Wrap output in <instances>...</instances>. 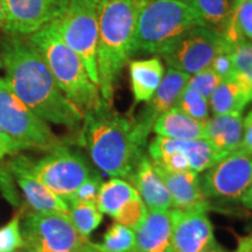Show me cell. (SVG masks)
Here are the masks:
<instances>
[{
  "label": "cell",
  "mask_w": 252,
  "mask_h": 252,
  "mask_svg": "<svg viewBox=\"0 0 252 252\" xmlns=\"http://www.w3.org/2000/svg\"><path fill=\"white\" fill-rule=\"evenodd\" d=\"M0 63H1V62H0Z\"/></svg>",
  "instance_id": "obj_44"
},
{
  "label": "cell",
  "mask_w": 252,
  "mask_h": 252,
  "mask_svg": "<svg viewBox=\"0 0 252 252\" xmlns=\"http://www.w3.org/2000/svg\"><path fill=\"white\" fill-rule=\"evenodd\" d=\"M145 0H102L99 6L97 70L102 99L112 105L123 68L134 54L135 28Z\"/></svg>",
  "instance_id": "obj_3"
},
{
  "label": "cell",
  "mask_w": 252,
  "mask_h": 252,
  "mask_svg": "<svg viewBox=\"0 0 252 252\" xmlns=\"http://www.w3.org/2000/svg\"><path fill=\"white\" fill-rule=\"evenodd\" d=\"M207 252H229V251H228V250H225V249L223 248L222 245H220V244L216 243L215 245H214L213 248H210L209 250H208Z\"/></svg>",
  "instance_id": "obj_41"
},
{
  "label": "cell",
  "mask_w": 252,
  "mask_h": 252,
  "mask_svg": "<svg viewBox=\"0 0 252 252\" xmlns=\"http://www.w3.org/2000/svg\"><path fill=\"white\" fill-rule=\"evenodd\" d=\"M0 62L5 81L27 108L47 123L80 131L83 112L63 94L39 49L27 36L0 40Z\"/></svg>",
  "instance_id": "obj_1"
},
{
  "label": "cell",
  "mask_w": 252,
  "mask_h": 252,
  "mask_svg": "<svg viewBox=\"0 0 252 252\" xmlns=\"http://www.w3.org/2000/svg\"><path fill=\"white\" fill-rule=\"evenodd\" d=\"M7 168L17 180L19 187L34 212L58 213L68 215L69 204L54 191L43 186L24 169L7 163Z\"/></svg>",
  "instance_id": "obj_20"
},
{
  "label": "cell",
  "mask_w": 252,
  "mask_h": 252,
  "mask_svg": "<svg viewBox=\"0 0 252 252\" xmlns=\"http://www.w3.org/2000/svg\"><path fill=\"white\" fill-rule=\"evenodd\" d=\"M252 184V157L236 152L204 171L200 186L208 200L238 201Z\"/></svg>",
  "instance_id": "obj_11"
},
{
  "label": "cell",
  "mask_w": 252,
  "mask_h": 252,
  "mask_svg": "<svg viewBox=\"0 0 252 252\" xmlns=\"http://www.w3.org/2000/svg\"><path fill=\"white\" fill-rule=\"evenodd\" d=\"M188 80V74L173 68L167 69L156 94L146 103L137 121H134L137 130L145 141L149 140L157 119L169 109L174 108L181 93L187 87Z\"/></svg>",
  "instance_id": "obj_15"
},
{
  "label": "cell",
  "mask_w": 252,
  "mask_h": 252,
  "mask_svg": "<svg viewBox=\"0 0 252 252\" xmlns=\"http://www.w3.org/2000/svg\"><path fill=\"white\" fill-rule=\"evenodd\" d=\"M239 201L243 203V206L245 208H248V209H252V184L250 185V187L247 189V191L242 195L241 200Z\"/></svg>",
  "instance_id": "obj_37"
},
{
  "label": "cell",
  "mask_w": 252,
  "mask_h": 252,
  "mask_svg": "<svg viewBox=\"0 0 252 252\" xmlns=\"http://www.w3.org/2000/svg\"><path fill=\"white\" fill-rule=\"evenodd\" d=\"M152 131L160 137L174 140L207 139L206 123L189 117L175 106L157 119Z\"/></svg>",
  "instance_id": "obj_23"
},
{
  "label": "cell",
  "mask_w": 252,
  "mask_h": 252,
  "mask_svg": "<svg viewBox=\"0 0 252 252\" xmlns=\"http://www.w3.org/2000/svg\"><path fill=\"white\" fill-rule=\"evenodd\" d=\"M128 75L134 104L147 103L161 83L165 69L159 58L134 60L128 62Z\"/></svg>",
  "instance_id": "obj_22"
},
{
  "label": "cell",
  "mask_w": 252,
  "mask_h": 252,
  "mask_svg": "<svg viewBox=\"0 0 252 252\" xmlns=\"http://www.w3.org/2000/svg\"><path fill=\"white\" fill-rule=\"evenodd\" d=\"M7 35L30 36L61 17L69 0H2Z\"/></svg>",
  "instance_id": "obj_12"
},
{
  "label": "cell",
  "mask_w": 252,
  "mask_h": 252,
  "mask_svg": "<svg viewBox=\"0 0 252 252\" xmlns=\"http://www.w3.org/2000/svg\"><path fill=\"white\" fill-rule=\"evenodd\" d=\"M20 252H35V251H32V250H28V249H21ZM74 252H99L98 250H97L96 248L94 247L93 242H89L87 245H84L83 248H81L80 250L77 251H74Z\"/></svg>",
  "instance_id": "obj_39"
},
{
  "label": "cell",
  "mask_w": 252,
  "mask_h": 252,
  "mask_svg": "<svg viewBox=\"0 0 252 252\" xmlns=\"http://www.w3.org/2000/svg\"><path fill=\"white\" fill-rule=\"evenodd\" d=\"M153 166L171 194L173 208L189 209L195 207H209L208 198L201 189L197 173L191 171L171 172Z\"/></svg>",
  "instance_id": "obj_18"
},
{
  "label": "cell",
  "mask_w": 252,
  "mask_h": 252,
  "mask_svg": "<svg viewBox=\"0 0 252 252\" xmlns=\"http://www.w3.org/2000/svg\"><path fill=\"white\" fill-rule=\"evenodd\" d=\"M247 230L249 231V234L252 235V220H250V222L248 223V225H247Z\"/></svg>",
  "instance_id": "obj_42"
},
{
  "label": "cell",
  "mask_w": 252,
  "mask_h": 252,
  "mask_svg": "<svg viewBox=\"0 0 252 252\" xmlns=\"http://www.w3.org/2000/svg\"><path fill=\"white\" fill-rule=\"evenodd\" d=\"M220 82H222L220 76H219V75L209 67L204 69V70L196 72V74L190 75V76H189L187 87L198 91L202 96L209 99L210 97H212L214 91L216 90V88L220 86Z\"/></svg>",
  "instance_id": "obj_31"
},
{
  "label": "cell",
  "mask_w": 252,
  "mask_h": 252,
  "mask_svg": "<svg viewBox=\"0 0 252 252\" xmlns=\"http://www.w3.org/2000/svg\"><path fill=\"white\" fill-rule=\"evenodd\" d=\"M210 68H212L219 76H220L222 80L234 76L237 71H236L235 69L234 61H232L231 50H225V52L220 53V54L214 59Z\"/></svg>",
  "instance_id": "obj_33"
},
{
  "label": "cell",
  "mask_w": 252,
  "mask_h": 252,
  "mask_svg": "<svg viewBox=\"0 0 252 252\" xmlns=\"http://www.w3.org/2000/svg\"><path fill=\"white\" fill-rule=\"evenodd\" d=\"M68 217L75 229L87 239H89L103 220V214L98 210L97 204L89 202L69 203Z\"/></svg>",
  "instance_id": "obj_25"
},
{
  "label": "cell",
  "mask_w": 252,
  "mask_h": 252,
  "mask_svg": "<svg viewBox=\"0 0 252 252\" xmlns=\"http://www.w3.org/2000/svg\"><path fill=\"white\" fill-rule=\"evenodd\" d=\"M234 252H252V235L237 238V247Z\"/></svg>",
  "instance_id": "obj_36"
},
{
  "label": "cell",
  "mask_w": 252,
  "mask_h": 252,
  "mask_svg": "<svg viewBox=\"0 0 252 252\" xmlns=\"http://www.w3.org/2000/svg\"><path fill=\"white\" fill-rule=\"evenodd\" d=\"M245 1H247V0H232L231 17H230V20H229V24H228V26H230V25H231L232 20H234L235 15H236V13H237V11H238V9H239V7H241V6L243 5ZM228 26H226V27H228ZM226 27H225V28H226Z\"/></svg>",
  "instance_id": "obj_38"
},
{
  "label": "cell",
  "mask_w": 252,
  "mask_h": 252,
  "mask_svg": "<svg viewBox=\"0 0 252 252\" xmlns=\"http://www.w3.org/2000/svg\"><path fill=\"white\" fill-rule=\"evenodd\" d=\"M149 210H171V194L158 174L152 161L145 154L128 179Z\"/></svg>",
  "instance_id": "obj_16"
},
{
  "label": "cell",
  "mask_w": 252,
  "mask_h": 252,
  "mask_svg": "<svg viewBox=\"0 0 252 252\" xmlns=\"http://www.w3.org/2000/svg\"><path fill=\"white\" fill-rule=\"evenodd\" d=\"M134 232V252H174L169 210H149Z\"/></svg>",
  "instance_id": "obj_17"
},
{
  "label": "cell",
  "mask_w": 252,
  "mask_h": 252,
  "mask_svg": "<svg viewBox=\"0 0 252 252\" xmlns=\"http://www.w3.org/2000/svg\"><path fill=\"white\" fill-rule=\"evenodd\" d=\"M0 193L13 207H19L20 197L13 182V175L7 166L0 165Z\"/></svg>",
  "instance_id": "obj_32"
},
{
  "label": "cell",
  "mask_w": 252,
  "mask_h": 252,
  "mask_svg": "<svg viewBox=\"0 0 252 252\" xmlns=\"http://www.w3.org/2000/svg\"><path fill=\"white\" fill-rule=\"evenodd\" d=\"M5 25V11H4V2L0 0V30L4 28Z\"/></svg>",
  "instance_id": "obj_40"
},
{
  "label": "cell",
  "mask_w": 252,
  "mask_h": 252,
  "mask_svg": "<svg viewBox=\"0 0 252 252\" xmlns=\"http://www.w3.org/2000/svg\"><path fill=\"white\" fill-rule=\"evenodd\" d=\"M103 185L102 176L98 172L94 171L86 181L78 187L75 193L70 195L65 202L74 203V202H89L97 204V197H98L100 187Z\"/></svg>",
  "instance_id": "obj_30"
},
{
  "label": "cell",
  "mask_w": 252,
  "mask_h": 252,
  "mask_svg": "<svg viewBox=\"0 0 252 252\" xmlns=\"http://www.w3.org/2000/svg\"><path fill=\"white\" fill-rule=\"evenodd\" d=\"M77 140L98 169L124 180L131 178L147 145L134 121L113 111L105 102L84 113Z\"/></svg>",
  "instance_id": "obj_2"
},
{
  "label": "cell",
  "mask_w": 252,
  "mask_h": 252,
  "mask_svg": "<svg viewBox=\"0 0 252 252\" xmlns=\"http://www.w3.org/2000/svg\"><path fill=\"white\" fill-rule=\"evenodd\" d=\"M207 26L201 15L187 2L176 0H145L137 20L135 53L161 55L187 32Z\"/></svg>",
  "instance_id": "obj_5"
},
{
  "label": "cell",
  "mask_w": 252,
  "mask_h": 252,
  "mask_svg": "<svg viewBox=\"0 0 252 252\" xmlns=\"http://www.w3.org/2000/svg\"><path fill=\"white\" fill-rule=\"evenodd\" d=\"M208 208L169 210L174 252H207L217 243L213 223L207 215Z\"/></svg>",
  "instance_id": "obj_13"
},
{
  "label": "cell",
  "mask_w": 252,
  "mask_h": 252,
  "mask_svg": "<svg viewBox=\"0 0 252 252\" xmlns=\"http://www.w3.org/2000/svg\"><path fill=\"white\" fill-rule=\"evenodd\" d=\"M100 2L102 0H69L64 13L54 20L61 39L80 56L90 78L97 86V42Z\"/></svg>",
  "instance_id": "obj_7"
},
{
  "label": "cell",
  "mask_w": 252,
  "mask_h": 252,
  "mask_svg": "<svg viewBox=\"0 0 252 252\" xmlns=\"http://www.w3.org/2000/svg\"><path fill=\"white\" fill-rule=\"evenodd\" d=\"M26 150H30V147L20 143V141L13 139L8 134L0 132V160H2L7 156H14L21 151Z\"/></svg>",
  "instance_id": "obj_34"
},
{
  "label": "cell",
  "mask_w": 252,
  "mask_h": 252,
  "mask_svg": "<svg viewBox=\"0 0 252 252\" xmlns=\"http://www.w3.org/2000/svg\"><path fill=\"white\" fill-rule=\"evenodd\" d=\"M237 151L252 157V110L243 121V138Z\"/></svg>",
  "instance_id": "obj_35"
},
{
  "label": "cell",
  "mask_w": 252,
  "mask_h": 252,
  "mask_svg": "<svg viewBox=\"0 0 252 252\" xmlns=\"http://www.w3.org/2000/svg\"><path fill=\"white\" fill-rule=\"evenodd\" d=\"M99 252H133L135 232L127 226L115 222L109 226L100 243H93Z\"/></svg>",
  "instance_id": "obj_26"
},
{
  "label": "cell",
  "mask_w": 252,
  "mask_h": 252,
  "mask_svg": "<svg viewBox=\"0 0 252 252\" xmlns=\"http://www.w3.org/2000/svg\"><path fill=\"white\" fill-rule=\"evenodd\" d=\"M190 5L207 26L223 32L231 17L232 0H193Z\"/></svg>",
  "instance_id": "obj_24"
},
{
  "label": "cell",
  "mask_w": 252,
  "mask_h": 252,
  "mask_svg": "<svg viewBox=\"0 0 252 252\" xmlns=\"http://www.w3.org/2000/svg\"><path fill=\"white\" fill-rule=\"evenodd\" d=\"M97 208L102 214L112 217L115 222L132 230L143 223L149 213L133 186L118 178L103 182L97 197Z\"/></svg>",
  "instance_id": "obj_14"
},
{
  "label": "cell",
  "mask_w": 252,
  "mask_h": 252,
  "mask_svg": "<svg viewBox=\"0 0 252 252\" xmlns=\"http://www.w3.org/2000/svg\"><path fill=\"white\" fill-rule=\"evenodd\" d=\"M133 252H134V251H133Z\"/></svg>",
  "instance_id": "obj_45"
},
{
  "label": "cell",
  "mask_w": 252,
  "mask_h": 252,
  "mask_svg": "<svg viewBox=\"0 0 252 252\" xmlns=\"http://www.w3.org/2000/svg\"><path fill=\"white\" fill-rule=\"evenodd\" d=\"M243 113L214 115L206 122L207 140L225 156L239 149L243 138Z\"/></svg>",
  "instance_id": "obj_21"
},
{
  "label": "cell",
  "mask_w": 252,
  "mask_h": 252,
  "mask_svg": "<svg viewBox=\"0 0 252 252\" xmlns=\"http://www.w3.org/2000/svg\"><path fill=\"white\" fill-rule=\"evenodd\" d=\"M176 1H181V2H187V4H190L193 0H176Z\"/></svg>",
  "instance_id": "obj_43"
},
{
  "label": "cell",
  "mask_w": 252,
  "mask_h": 252,
  "mask_svg": "<svg viewBox=\"0 0 252 252\" xmlns=\"http://www.w3.org/2000/svg\"><path fill=\"white\" fill-rule=\"evenodd\" d=\"M25 248L35 252H74L89 243L75 229L68 215L28 212L21 217Z\"/></svg>",
  "instance_id": "obj_9"
},
{
  "label": "cell",
  "mask_w": 252,
  "mask_h": 252,
  "mask_svg": "<svg viewBox=\"0 0 252 252\" xmlns=\"http://www.w3.org/2000/svg\"><path fill=\"white\" fill-rule=\"evenodd\" d=\"M21 214H17L2 228H0V252H17L25 248L21 235Z\"/></svg>",
  "instance_id": "obj_28"
},
{
  "label": "cell",
  "mask_w": 252,
  "mask_h": 252,
  "mask_svg": "<svg viewBox=\"0 0 252 252\" xmlns=\"http://www.w3.org/2000/svg\"><path fill=\"white\" fill-rule=\"evenodd\" d=\"M8 163L24 169L64 201L94 172L80 151L64 144L48 151L39 160L19 156Z\"/></svg>",
  "instance_id": "obj_6"
},
{
  "label": "cell",
  "mask_w": 252,
  "mask_h": 252,
  "mask_svg": "<svg viewBox=\"0 0 252 252\" xmlns=\"http://www.w3.org/2000/svg\"><path fill=\"white\" fill-rule=\"evenodd\" d=\"M231 56L236 71L252 83V41L245 37L238 39L232 46Z\"/></svg>",
  "instance_id": "obj_29"
},
{
  "label": "cell",
  "mask_w": 252,
  "mask_h": 252,
  "mask_svg": "<svg viewBox=\"0 0 252 252\" xmlns=\"http://www.w3.org/2000/svg\"><path fill=\"white\" fill-rule=\"evenodd\" d=\"M234 43L223 32L209 26H198L180 37L161 56L168 68L190 75L204 70L220 53L231 50Z\"/></svg>",
  "instance_id": "obj_10"
},
{
  "label": "cell",
  "mask_w": 252,
  "mask_h": 252,
  "mask_svg": "<svg viewBox=\"0 0 252 252\" xmlns=\"http://www.w3.org/2000/svg\"><path fill=\"white\" fill-rule=\"evenodd\" d=\"M175 108L181 110L189 117L196 119V121L206 123L209 118V99L202 96L198 91L189 87H186L181 93L178 102L175 104Z\"/></svg>",
  "instance_id": "obj_27"
},
{
  "label": "cell",
  "mask_w": 252,
  "mask_h": 252,
  "mask_svg": "<svg viewBox=\"0 0 252 252\" xmlns=\"http://www.w3.org/2000/svg\"><path fill=\"white\" fill-rule=\"evenodd\" d=\"M251 102L252 83L239 72L222 80L209 98L210 109L214 115L243 113Z\"/></svg>",
  "instance_id": "obj_19"
},
{
  "label": "cell",
  "mask_w": 252,
  "mask_h": 252,
  "mask_svg": "<svg viewBox=\"0 0 252 252\" xmlns=\"http://www.w3.org/2000/svg\"><path fill=\"white\" fill-rule=\"evenodd\" d=\"M0 132L25 144L30 150L50 151L62 144L48 123L15 96L5 78H0Z\"/></svg>",
  "instance_id": "obj_8"
},
{
  "label": "cell",
  "mask_w": 252,
  "mask_h": 252,
  "mask_svg": "<svg viewBox=\"0 0 252 252\" xmlns=\"http://www.w3.org/2000/svg\"><path fill=\"white\" fill-rule=\"evenodd\" d=\"M27 37L45 59L60 89L83 115L104 102L99 87L90 78L80 56L61 39L54 21Z\"/></svg>",
  "instance_id": "obj_4"
}]
</instances>
